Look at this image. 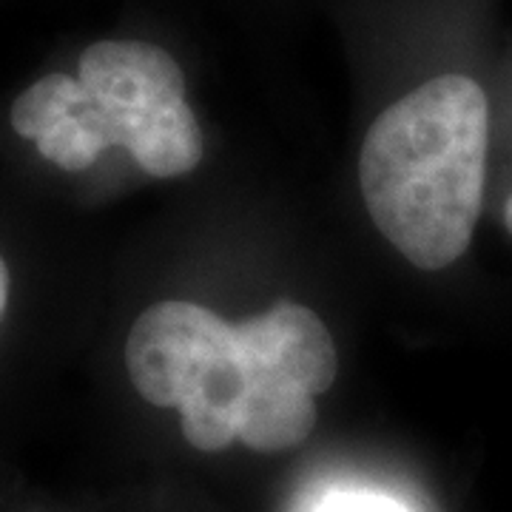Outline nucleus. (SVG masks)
Wrapping results in <instances>:
<instances>
[{
  "label": "nucleus",
  "mask_w": 512,
  "mask_h": 512,
  "mask_svg": "<svg viewBox=\"0 0 512 512\" xmlns=\"http://www.w3.org/2000/svg\"><path fill=\"white\" fill-rule=\"evenodd\" d=\"M6 299H9V268H6V262L0 259V316L6 311Z\"/></svg>",
  "instance_id": "nucleus-7"
},
{
  "label": "nucleus",
  "mask_w": 512,
  "mask_h": 512,
  "mask_svg": "<svg viewBox=\"0 0 512 512\" xmlns=\"http://www.w3.org/2000/svg\"><path fill=\"white\" fill-rule=\"evenodd\" d=\"M77 80L92 94L94 106L123 109L163 120L183 114L185 77L163 46L143 40H100L92 43L77 66Z\"/></svg>",
  "instance_id": "nucleus-4"
},
{
  "label": "nucleus",
  "mask_w": 512,
  "mask_h": 512,
  "mask_svg": "<svg viewBox=\"0 0 512 512\" xmlns=\"http://www.w3.org/2000/svg\"><path fill=\"white\" fill-rule=\"evenodd\" d=\"M239 330L262 367L239 441L256 453L291 450L316 427L313 399L336 382L339 353L333 336L311 308L296 302H276L239 322Z\"/></svg>",
  "instance_id": "nucleus-3"
},
{
  "label": "nucleus",
  "mask_w": 512,
  "mask_h": 512,
  "mask_svg": "<svg viewBox=\"0 0 512 512\" xmlns=\"http://www.w3.org/2000/svg\"><path fill=\"white\" fill-rule=\"evenodd\" d=\"M126 367L148 404L180 410L191 447L217 453L239 441L259 387V359L239 325L197 302H157L131 325Z\"/></svg>",
  "instance_id": "nucleus-2"
},
{
  "label": "nucleus",
  "mask_w": 512,
  "mask_h": 512,
  "mask_svg": "<svg viewBox=\"0 0 512 512\" xmlns=\"http://www.w3.org/2000/svg\"><path fill=\"white\" fill-rule=\"evenodd\" d=\"M504 222H507V231L512 234V197L510 202H507V208H504Z\"/></svg>",
  "instance_id": "nucleus-8"
},
{
  "label": "nucleus",
  "mask_w": 512,
  "mask_h": 512,
  "mask_svg": "<svg viewBox=\"0 0 512 512\" xmlns=\"http://www.w3.org/2000/svg\"><path fill=\"white\" fill-rule=\"evenodd\" d=\"M487 143V94L464 74L427 80L367 131L359 154L367 214L416 268L441 271L470 248L484 200Z\"/></svg>",
  "instance_id": "nucleus-1"
},
{
  "label": "nucleus",
  "mask_w": 512,
  "mask_h": 512,
  "mask_svg": "<svg viewBox=\"0 0 512 512\" xmlns=\"http://www.w3.org/2000/svg\"><path fill=\"white\" fill-rule=\"evenodd\" d=\"M313 512H407L402 504L379 493H333Z\"/></svg>",
  "instance_id": "nucleus-6"
},
{
  "label": "nucleus",
  "mask_w": 512,
  "mask_h": 512,
  "mask_svg": "<svg viewBox=\"0 0 512 512\" xmlns=\"http://www.w3.org/2000/svg\"><path fill=\"white\" fill-rule=\"evenodd\" d=\"M89 103H92V94L86 92V86L77 77L52 72L18 94L9 120L23 140H40L49 128L66 120L74 109L89 106Z\"/></svg>",
  "instance_id": "nucleus-5"
}]
</instances>
